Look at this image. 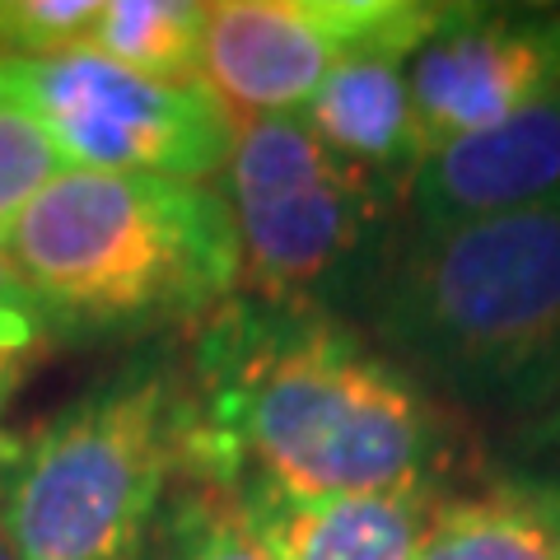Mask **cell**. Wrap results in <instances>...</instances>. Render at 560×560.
<instances>
[{
  "label": "cell",
  "instance_id": "obj_1",
  "mask_svg": "<svg viewBox=\"0 0 560 560\" xmlns=\"http://www.w3.org/2000/svg\"><path fill=\"white\" fill-rule=\"evenodd\" d=\"M183 374L191 481L257 467L304 495L434 490L440 407L341 313L234 294L191 331Z\"/></svg>",
  "mask_w": 560,
  "mask_h": 560
},
{
  "label": "cell",
  "instance_id": "obj_2",
  "mask_svg": "<svg viewBox=\"0 0 560 560\" xmlns=\"http://www.w3.org/2000/svg\"><path fill=\"white\" fill-rule=\"evenodd\" d=\"M51 346L201 327L238 294V234L206 183L66 168L5 238Z\"/></svg>",
  "mask_w": 560,
  "mask_h": 560
},
{
  "label": "cell",
  "instance_id": "obj_3",
  "mask_svg": "<svg viewBox=\"0 0 560 560\" xmlns=\"http://www.w3.org/2000/svg\"><path fill=\"white\" fill-rule=\"evenodd\" d=\"M355 308L388 360L453 397L547 393L560 383V191L444 230H407Z\"/></svg>",
  "mask_w": 560,
  "mask_h": 560
},
{
  "label": "cell",
  "instance_id": "obj_4",
  "mask_svg": "<svg viewBox=\"0 0 560 560\" xmlns=\"http://www.w3.org/2000/svg\"><path fill=\"white\" fill-rule=\"evenodd\" d=\"M183 360L150 350L0 434V528L20 560H140L187 471Z\"/></svg>",
  "mask_w": 560,
  "mask_h": 560
},
{
  "label": "cell",
  "instance_id": "obj_5",
  "mask_svg": "<svg viewBox=\"0 0 560 560\" xmlns=\"http://www.w3.org/2000/svg\"><path fill=\"white\" fill-rule=\"evenodd\" d=\"M224 206L238 234V294L261 304L355 308L393 248V210L407 191L331 154L304 117L234 127Z\"/></svg>",
  "mask_w": 560,
  "mask_h": 560
},
{
  "label": "cell",
  "instance_id": "obj_6",
  "mask_svg": "<svg viewBox=\"0 0 560 560\" xmlns=\"http://www.w3.org/2000/svg\"><path fill=\"white\" fill-rule=\"evenodd\" d=\"M0 103L38 121L66 168L173 183L224 173L238 127L206 80H145L90 47L0 61Z\"/></svg>",
  "mask_w": 560,
  "mask_h": 560
},
{
  "label": "cell",
  "instance_id": "obj_7",
  "mask_svg": "<svg viewBox=\"0 0 560 560\" xmlns=\"http://www.w3.org/2000/svg\"><path fill=\"white\" fill-rule=\"evenodd\" d=\"M453 14L440 0H224L206 5L201 80L234 121L300 117L346 57L411 51Z\"/></svg>",
  "mask_w": 560,
  "mask_h": 560
},
{
  "label": "cell",
  "instance_id": "obj_8",
  "mask_svg": "<svg viewBox=\"0 0 560 560\" xmlns=\"http://www.w3.org/2000/svg\"><path fill=\"white\" fill-rule=\"evenodd\" d=\"M407 84L425 154L495 127L560 84V10L453 5L407 61Z\"/></svg>",
  "mask_w": 560,
  "mask_h": 560
},
{
  "label": "cell",
  "instance_id": "obj_9",
  "mask_svg": "<svg viewBox=\"0 0 560 560\" xmlns=\"http://www.w3.org/2000/svg\"><path fill=\"white\" fill-rule=\"evenodd\" d=\"M210 490H220L238 528L267 560H416L440 510L434 490L304 495L257 467H238Z\"/></svg>",
  "mask_w": 560,
  "mask_h": 560
},
{
  "label": "cell",
  "instance_id": "obj_10",
  "mask_svg": "<svg viewBox=\"0 0 560 560\" xmlns=\"http://www.w3.org/2000/svg\"><path fill=\"white\" fill-rule=\"evenodd\" d=\"M560 191V84L486 131L448 140L407 187L411 230L500 215Z\"/></svg>",
  "mask_w": 560,
  "mask_h": 560
},
{
  "label": "cell",
  "instance_id": "obj_11",
  "mask_svg": "<svg viewBox=\"0 0 560 560\" xmlns=\"http://www.w3.org/2000/svg\"><path fill=\"white\" fill-rule=\"evenodd\" d=\"M407 61L411 51L397 47L355 51L318 84V94L300 113L308 131L331 154L397 183L401 191L411 187L416 168L425 164V140H420L416 127Z\"/></svg>",
  "mask_w": 560,
  "mask_h": 560
},
{
  "label": "cell",
  "instance_id": "obj_12",
  "mask_svg": "<svg viewBox=\"0 0 560 560\" xmlns=\"http://www.w3.org/2000/svg\"><path fill=\"white\" fill-rule=\"evenodd\" d=\"M416 560H560V490L504 486L440 504Z\"/></svg>",
  "mask_w": 560,
  "mask_h": 560
},
{
  "label": "cell",
  "instance_id": "obj_13",
  "mask_svg": "<svg viewBox=\"0 0 560 560\" xmlns=\"http://www.w3.org/2000/svg\"><path fill=\"white\" fill-rule=\"evenodd\" d=\"M201 43H206V5H187V0H113V5H98V20L84 47L145 80L187 84L201 80Z\"/></svg>",
  "mask_w": 560,
  "mask_h": 560
},
{
  "label": "cell",
  "instance_id": "obj_14",
  "mask_svg": "<svg viewBox=\"0 0 560 560\" xmlns=\"http://www.w3.org/2000/svg\"><path fill=\"white\" fill-rule=\"evenodd\" d=\"M140 560H267V556L238 528V518L220 500V490L178 477L160 518H154Z\"/></svg>",
  "mask_w": 560,
  "mask_h": 560
},
{
  "label": "cell",
  "instance_id": "obj_15",
  "mask_svg": "<svg viewBox=\"0 0 560 560\" xmlns=\"http://www.w3.org/2000/svg\"><path fill=\"white\" fill-rule=\"evenodd\" d=\"M61 173H66V160L47 140V131L0 103V248H5V238L20 224L28 201L51 178H61Z\"/></svg>",
  "mask_w": 560,
  "mask_h": 560
},
{
  "label": "cell",
  "instance_id": "obj_16",
  "mask_svg": "<svg viewBox=\"0 0 560 560\" xmlns=\"http://www.w3.org/2000/svg\"><path fill=\"white\" fill-rule=\"evenodd\" d=\"M94 20V0H0V61H33L84 47Z\"/></svg>",
  "mask_w": 560,
  "mask_h": 560
},
{
  "label": "cell",
  "instance_id": "obj_17",
  "mask_svg": "<svg viewBox=\"0 0 560 560\" xmlns=\"http://www.w3.org/2000/svg\"><path fill=\"white\" fill-rule=\"evenodd\" d=\"M47 346L51 341H47L43 313H38V304H33L20 267H14L10 253L0 248V350H14V355L38 360Z\"/></svg>",
  "mask_w": 560,
  "mask_h": 560
},
{
  "label": "cell",
  "instance_id": "obj_18",
  "mask_svg": "<svg viewBox=\"0 0 560 560\" xmlns=\"http://www.w3.org/2000/svg\"><path fill=\"white\" fill-rule=\"evenodd\" d=\"M28 355H14V350H0V411L14 401V393L24 388V374H28Z\"/></svg>",
  "mask_w": 560,
  "mask_h": 560
},
{
  "label": "cell",
  "instance_id": "obj_19",
  "mask_svg": "<svg viewBox=\"0 0 560 560\" xmlns=\"http://www.w3.org/2000/svg\"><path fill=\"white\" fill-rule=\"evenodd\" d=\"M0 560H20V556H14V547H10V537H5V528H0Z\"/></svg>",
  "mask_w": 560,
  "mask_h": 560
}]
</instances>
